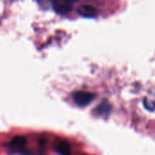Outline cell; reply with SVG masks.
<instances>
[{
    "mask_svg": "<svg viewBox=\"0 0 155 155\" xmlns=\"http://www.w3.org/2000/svg\"><path fill=\"white\" fill-rule=\"evenodd\" d=\"M53 2H54V7L55 11L60 14H66L72 8L71 3L64 1V0H53Z\"/></svg>",
    "mask_w": 155,
    "mask_h": 155,
    "instance_id": "cell-2",
    "label": "cell"
},
{
    "mask_svg": "<svg viewBox=\"0 0 155 155\" xmlns=\"http://www.w3.org/2000/svg\"><path fill=\"white\" fill-rule=\"evenodd\" d=\"M26 140L23 136H15L10 142V145L15 148H24L25 146Z\"/></svg>",
    "mask_w": 155,
    "mask_h": 155,
    "instance_id": "cell-5",
    "label": "cell"
},
{
    "mask_svg": "<svg viewBox=\"0 0 155 155\" xmlns=\"http://www.w3.org/2000/svg\"><path fill=\"white\" fill-rule=\"evenodd\" d=\"M55 150L58 153L61 154H69L71 153V146L65 141H59L55 145Z\"/></svg>",
    "mask_w": 155,
    "mask_h": 155,
    "instance_id": "cell-4",
    "label": "cell"
},
{
    "mask_svg": "<svg viewBox=\"0 0 155 155\" xmlns=\"http://www.w3.org/2000/svg\"><path fill=\"white\" fill-rule=\"evenodd\" d=\"M78 12L84 17H94L97 15V10L92 5H83Z\"/></svg>",
    "mask_w": 155,
    "mask_h": 155,
    "instance_id": "cell-3",
    "label": "cell"
},
{
    "mask_svg": "<svg viewBox=\"0 0 155 155\" xmlns=\"http://www.w3.org/2000/svg\"><path fill=\"white\" fill-rule=\"evenodd\" d=\"M73 99L74 103L77 104L78 105L85 106L94 99V94L93 93L86 92V91H78L74 94Z\"/></svg>",
    "mask_w": 155,
    "mask_h": 155,
    "instance_id": "cell-1",
    "label": "cell"
}]
</instances>
